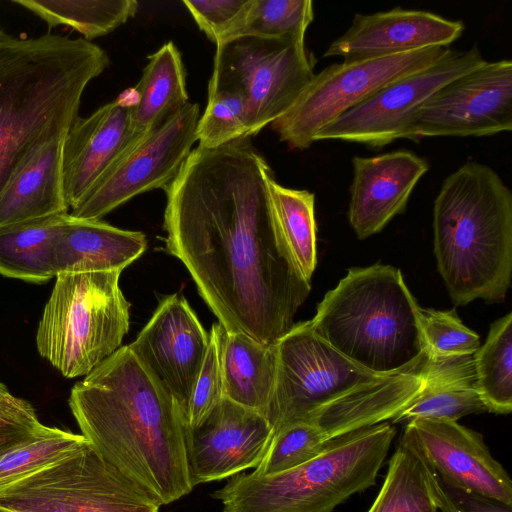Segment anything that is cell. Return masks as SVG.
<instances>
[{
	"instance_id": "cell-1",
	"label": "cell",
	"mask_w": 512,
	"mask_h": 512,
	"mask_svg": "<svg viewBox=\"0 0 512 512\" xmlns=\"http://www.w3.org/2000/svg\"><path fill=\"white\" fill-rule=\"evenodd\" d=\"M249 138L191 150L166 193V250L226 331L276 344L311 290L280 232L269 181Z\"/></svg>"
},
{
	"instance_id": "cell-2",
	"label": "cell",
	"mask_w": 512,
	"mask_h": 512,
	"mask_svg": "<svg viewBox=\"0 0 512 512\" xmlns=\"http://www.w3.org/2000/svg\"><path fill=\"white\" fill-rule=\"evenodd\" d=\"M68 404L94 450L160 506L192 491L183 409L128 345L76 382Z\"/></svg>"
},
{
	"instance_id": "cell-3",
	"label": "cell",
	"mask_w": 512,
	"mask_h": 512,
	"mask_svg": "<svg viewBox=\"0 0 512 512\" xmlns=\"http://www.w3.org/2000/svg\"><path fill=\"white\" fill-rule=\"evenodd\" d=\"M108 65L84 38L0 32V195L36 148L67 133L86 86Z\"/></svg>"
},
{
	"instance_id": "cell-4",
	"label": "cell",
	"mask_w": 512,
	"mask_h": 512,
	"mask_svg": "<svg viewBox=\"0 0 512 512\" xmlns=\"http://www.w3.org/2000/svg\"><path fill=\"white\" fill-rule=\"evenodd\" d=\"M437 267L454 304L503 301L512 276V193L490 166L467 161L433 206Z\"/></svg>"
},
{
	"instance_id": "cell-5",
	"label": "cell",
	"mask_w": 512,
	"mask_h": 512,
	"mask_svg": "<svg viewBox=\"0 0 512 512\" xmlns=\"http://www.w3.org/2000/svg\"><path fill=\"white\" fill-rule=\"evenodd\" d=\"M419 308L399 269L351 268L317 306L314 332L357 366L390 375L425 358Z\"/></svg>"
},
{
	"instance_id": "cell-6",
	"label": "cell",
	"mask_w": 512,
	"mask_h": 512,
	"mask_svg": "<svg viewBox=\"0 0 512 512\" xmlns=\"http://www.w3.org/2000/svg\"><path fill=\"white\" fill-rule=\"evenodd\" d=\"M395 434L387 422L355 431L291 470L234 475L212 497L223 512H334L375 484Z\"/></svg>"
},
{
	"instance_id": "cell-7",
	"label": "cell",
	"mask_w": 512,
	"mask_h": 512,
	"mask_svg": "<svg viewBox=\"0 0 512 512\" xmlns=\"http://www.w3.org/2000/svg\"><path fill=\"white\" fill-rule=\"evenodd\" d=\"M121 271L60 272L44 307L36 346L66 378L86 376L121 346L130 303Z\"/></svg>"
},
{
	"instance_id": "cell-8",
	"label": "cell",
	"mask_w": 512,
	"mask_h": 512,
	"mask_svg": "<svg viewBox=\"0 0 512 512\" xmlns=\"http://www.w3.org/2000/svg\"><path fill=\"white\" fill-rule=\"evenodd\" d=\"M276 353L275 385L265 413L273 434L295 422H310L387 376L354 364L321 339L310 321L294 325L282 336Z\"/></svg>"
},
{
	"instance_id": "cell-9",
	"label": "cell",
	"mask_w": 512,
	"mask_h": 512,
	"mask_svg": "<svg viewBox=\"0 0 512 512\" xmlns=\"http://www.w3.org/2000/svg\"><path fill=\"white\" fill-rule=\"evenodd\" d=\"M160 505L88 442L0 492L12 512H159Z\"/></svg>"
},
{
	"instance_id": "cell-10",
	"label": "cell",
	"mask_w": 512,
	"mask_h": 512,
	"mask_svg": "<svg viewBox=\"0 0 512 512\" xmlns=\"http://www.w3.org/2000/svg\"><path fill=\"white\" fill-rule=\"evenodd\" d=\"M450 49L434 46L412 52L335 63L315 74L293 106L271 127L291 149L304 150L316 134L387 84L422 70Z\"/></svg>"
},
{
	"instance_id": "cell-11",
	"label": "cell",
	"mask_w": 512,
	"mask_h": 512,
	"mask_svg": "<svg viewBox=\"0 0 512 512\" xmlns=\"http://www.w3.org/2000/svg\"><path fill=\"white\" fill-rule=\"evenodd\" d=\"M315 63L304 40L245 37L216 46L211 78L244 94L251 137L293 106L315 75Z\"/></svg>"
},
{
	"instance_id": "cell-12",
	"label": "cell",
	"mask_w": 512,
	"mask_h": 512,
	"mask_svg": "<svg viewBox=\"0 0 512 512\" xmlns=\"http://www.w3.org/2000/svg\"><path fill=\"white\" fill-rule=\"evenodd\" d=\"M199 118V105L188 102L126 147L70 215L100 220L139 194L163 189L176 177L197 141Z\"/></svg>"
},
{
	"instance_id": "cell-13",
	"label": "cell",
	"mask_w": 512,
	"mask_h": 512,
	"mask_svg": "<svg viewBox=\"0 0 512 512\" xmlns=\"http://www.w3.org/2000/svg\"><path fill=\"white\" fill-rule=\"evenodd\" d=\"M486 61L477 47L449 50L442 58L401 77L337 117L315 136L382 148L404 134L422 105L439 89Z\"/></svg>"
},
{
	"instance_id": "cell-14",
	"label": "cell",
	"mask_w": 512,
	"mask_h": 512,
	"mask_svg": "<svg viewBox=\"0 0 512 512\" xmlns=\"http://www.w3.org/2000/svg\"><path fill=\"white\" fill-rule=\"evenodd\" d=\"M512 130V61L485 62L439 89L404 138L481 137Z\"/></svg>"
},
{
	"instance_id": "cell-15",
	"label": "cell",
	"mask_w": 512,
	"mask_h": 512,
	"mask_svg": "<svg viewBox=\"0 0 512 512\" xmlns=\"http://www.w3.org/2000/svg\"><path fill=\"white\" fill-rule=\"evenodd\" d=\"M449 487L512 505V482L481 434L455 421L415 418L401 437Z\"/></svg>"
},
{
	"instance_id": "cell-16",
	"label": "cell",
	"mask_w": 512,
	"mask_h": 512,
	"mask_svg": "<svg viewBox=\"0 0 512 512\" xmlns=\"http://www.w3.org/2000/svg\"><path fill=\"white\" fill-rule=\"evenodd\" d=\"M208 344L209 334L187 300L176 293L159 302L128 347L176 398L185 415Z\"/></svg>"
},
{
	"instance_id": "cell-17",
	"label": "cell",
	"mask_w": 512,
	"mask_h": 512,
	"mask_svg": "<svg viewBox=\"0 0 512 512\" xmlns=\"http://www.w3.org/2000/svg\"><path fill=\"white\" fill-rule=\"evenodd\" d=\"M272 437V427L264 415L223 397L200 425L187 429L192 486L256 469Z\"/></svg>"
},
{
	"instance_id": "cell-18",
	"label": "cell",
	"mask_w": 512,
	"mask_h": 512,
	"mask_svg": "<svg viewBox=\"0 0 512 512\" xmlns=\"http://www.w3.org/2000/svg\"><path fill=\"white\" fill-rule=\"evenodd\" d=\"M465 29L460 20L395 7L373 14H356L346 32L332 41L324 57L339 56L344 61L387 57L424 48L448 47Z\"/></svg>"
},
{
	"instance_id": "cell-19",
	"label": "cell",
	"mask_w": 512,
	"mask_h": 512,
	"mask_svg": "<svg viewBox=\"0 0 512 512\" xmlns=\"http://www.w3.org/2000/svg\"><path fill=\"white\" fill-rule=\"evenodd\" d=\"M134 90L122 93L88 117H77L62 147L66 202L74 209L110 164L131 144L130 109Z\"/></svg>"
},
{
	"instance_id": "cell-20",
	"label": "cell",
	"mask_w": 512,
	"mask_h": 512,
	"mask_svg": "<svg viewBox=\"0 0 512 512\" xmlns=\"http://www.w3.org/2000/svg\"><path fill=\"white\" fill-rule=\"evenodd\" d=\"M348 218L359 239L380 232L405 211L413 189L429 170L428 162L401 149L352 159Z\"/></svg>"
},
{
	"instance_id": "cell-21",
	"label": "cell",
	"mask_w": 512,
	"mask_h": 512,
	"mask_svg": "<svg viewBox=\"0 0 512 512\" xmlns=\"http://www.w3.org/2000/svg\"><path fill=\"white\" fill-rule=\"evenodd\" d=\"M65 135L36 148L14 172L0 195V228L68 213L62 181Z\"/></svg>"
},
{
	"instance_id": "cell-22",
	"label": "cell",
	"mask_w": 512,
	"mask_h": 512,
	"mask_svg": "<svg viewBox=\"0 0 512 512\" xmlns=\"http://www.w3.org/2000/svg\"><path fill=\"white\" fill-rule=\"evenodd\" d=\"M147 248L146 235L123 230L100 220L68 221L56 245L60 272L123 271Z\"/></svg>"
},
{
	"instance_id": "cell-23",
	"label": "cell",
	"mask_w": 512,
	"mask_h": 512,
	"mask_svg": "<svg viewBox=\"0 0 512 512\" xmlns=\"http://www.w3.org/2000/svg\"><path fill=\"white\" fill-rule=\"evenodd\" d=\"M424 386L392 423L428 418L457 422L463 416L488 412L476 384L473 355L428 358Z\"/></svg>"
},
{
	"instance_id": "cell-24",
	"label": "cell",
	"mask_w": 512,
	"mask_h": 512,
	"mask_svg": "<svg viewBox=\"0 0 512 512\" xmlns=\"http://www.w3.org/2000/svg\"><path fill=\"white\" fill-rule=\"evenodd\" d=\"M133 90L131 144L188 103L186 71L174 42L165 43L148 56V63Z\"/></svg>"
},
{
	"instance_id": "cell-25",
	"label": "cell",
	"mask_w": 512,
	"mask_h": 512,
	"mask_svg": "<svg viewBox=\"0 0 512 512\" xmlns=\"http://www.w3.org/2000/svg\"><path fill=\"white\" fill-rule=\"evenodd\" d=\"M456 512L443 484L419 452L400 439L379 494L367 512Z\"/></svg>"
},
{
	"instance_id": "cell-26",
	"label": "cell",
	"mask_w": 512,
	"mask_h": 512,
	"mask_svg": "<svg viewBox=\"0 0 512 512\" xmlns=\"http://www.w3.org/2000/svg\"><path fill=\"white\" fill-rule=\"evenodd\" d=\"M277 369L276 344L226 331L222 349L223 396L265 416Z\"/></svg>"
},
{
	"instance_id": "cell-27",
	"label": "cell",
	"mask_w": 512,
	"mask_h": 512,
	"mask_svg": "<svg viewBox=\"0 0 512 512\" xmlns=\"http://www.w3.org/2000/svg\"><path fill=\"white\" fill-rule=\"evenodd\" d=\"M68 218L63 213L1 227L0 275L36 284L56 277V245Z\"/></svg>"
},
{
	"instance_id": "cell-28",
	"label": "cell",
	"mask_w": 512,
	"mask_h": 512,
	"mask_svg": "<svg viewBox=\"0 0 512 512\" xmlns=\"http://www.w3.org/2000/svg\"><path fill=\"white\" fill-rule=\"evenodd\" d=\"M31 11L49 27L67 26L90 41L111 33L134 17L135 0H12Z\"/></svg>"
},
{
	"instance_id": "cell-29",
	"label": "cell",
	"mask_w": 512,
	"mask_h": 512,
	"mask_svg": "<svg viewBox=\"0 0 512 512\" xmlns=\"http://www.w3.org/2000/svg\"><path fill=\"white\" fill-rule=\"evenodd\" d=\"M313 19L311 0H247L216 46L245 37L304 40Z\"/></svg>"
},
{
	"instance_id": "cell-30",
	"label": "cell",
	"mask_w": 512,
	"mask_h": 512,
	"mask_svg": "<svg viewBox=\"0 0 512 512\" xmlns=\"http://www.w3.org/2000/svg\"><path fill=\"white\" fill-rule=\"evenodd\" d=\"M271 201L284 241L304 278L311 282L317 264L315 195L269 181Z\"/></svg>"
},
{
	"instance_id": "cell-31",
	"label": "cell",
	"mask_w": 512,
	"mask_h": 512,
	"mask_svg": "<svg viewBox=\"0 0 512 512\" xmlns=\"http://www.w3.org/2000/svg\"><path fill=\"white\" fill-rule=\"evenodd\" d=\"M476 384L488 412L512 410V313L490 326L483 345L473 354Z\"/></svg>"
},
{
	"instance_id": "cell-32",
	"label": "cell",
	"mask_w": 512,
	"mask_h": 512,
	"mask_svg": "<svg viewBox=\"0 0 512 512\" xmlns=\"http://www.w3.org/2000/svg\"><path fill=\"white\" fill-rule=\"evenodd\" d=\"M87 443L81 434L43 424L31 436L0 452V492L70 456Z\"/></svg>"
},
{
	"instance_id": "cell-33",
	"label": "cell",
	"mask_w": 512,
	"mask_h": 512,
	"mask_svg": "<svg viewBox=\"0 0 512 512\" xmlns=\"http://www.w3.org/2000/svg\"><path fill=\"white\" fill-rule=\"evenodd\" d=\"M247 102L237 87L210 78L207 106L197 125L199 147L214 149L249 138Z\"/></svg>"
},
{
	"instance_id": "cell-34",
	"label": "cell",
	"mask_w": 512,
	"mask_h": 512,
	"mask_svg": "<svg viewBox=\"0 0 512 512\" xmlns=\"http://www.w3.org/2000/svg\"><path fill=\"white\" fill-rule=\"evenodd\" d=\"M331 440L316 424L299 421L275 434L254 472L272 475L296 468L318 456Z\"/></svg>"
},
{
	"instance_id": "cell-35",
	"label": "cell",
	"mask_w": 512,
	"mask_h": 512,
	"mask_svg": "<svg viewBox=\"0 0 512 512\" xmlns=\"http://www.w3.org/2000/svg\"><path fill=\"white\" fill-rule=\"evenodd\" d=\"M419 325L428 358L473 355L480 347L479 336L467 328L455 310L419 308Z\"/></svg>"
},
{
	"instance_id": "cell-36",
	"label": "cell",
	"mask_w": 512,
	"mask_h": 512,
	"mask_svg": "<svg viewBox=\"0 0 512 512\" xmlns=\"http://www.w3.org/2000/svg\"><path fill=\"white\" fill-rule=\"evenodd\" d=\"M226 329L213 324L201 370L185 410L187 429L200 425L221 401L223 396L222 349Z\"/></svg>"
},
{
	"instance_id": "cell-37",
	"label": "cell",
	"mask_w": 512,
	"mask_h": 512,
	"mask_svg": "<svg viewBox=\"0 0 512 512\" xmlns=\"http://www.w3.org/2000/svg\"><path fill=\"white\" fill-rule=\"evenodd\" d=\"M42 426L27 400L11 393L0 399V452L31 436Z\"/></svg>"
},
{
	"instance_id": "cell-38",
	"label": "cell",
	"mask_w": 512,
	"mask_h": 512,
	"mask_svg": "<svg viewBox=\"0 0 512 512\" xmlns=\"http://www.w3.org/2000/svg\"><path fill=\"white\" fill-rule=\"evenodd\" d=\"M247 0H184L199 29L216 44L240 14Z\"/></svg>"
},
{
	"instance_id": "cell-39",
	"label": "cell",
	"mask_w": 512,
	"mask_h": 512,
	"mask_svg": "<svg viewBox=\"0 0 512 512\" xmlns=\"http://www.w3.org/2000/svg\"><path fill=\"white\" fill-rule=\"evenodd\" d=\"M443 486L457 512H511V506L494 499Z\"/></svg>"
},
{
	"instance_id": "cell-40",
	"label": "cell",
	"mask_w": 512,
	"mask_h": 512,
	"mask_svg": "<svg viewBox=\"0 0 512 512\" xmlns=\"http://www.w3.org/2000/svg\"><path fill=\"white\" fill-rule=\"evenodd\" d=\"M10 393L7 386L0 381V399Z\"/></svg>"
},
{
	"instance_id": "cell-41",
	"label": "cell",
	"mask_w": 512,
	"mask_h": 512,
	"mask_svg": "<svg viewBox=\"0 0 512 512\" xmlns=\"http://www.w3.org/2000/svg\"><path fill=\"white\" fill-rule=\"evenodd\" d=\"M0 512H12V511L5 510V509L0 508Z\"/></svg>"
},
{
	"instance_id": "cell-42",
	"label": "cell",
	"mask_w": 512,
	"mask_h": 512,
	"mask_svg": "<svg viewBox=\"0 0 512 512\" xmlns=\"http://www.w3.org/2000/svg\"><path fill=\"white\" fill-rule=\"evenodd\" d=\"M0 32H1V30H0Z\"/></svg>"
}]
</instances>
